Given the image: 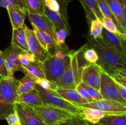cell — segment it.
Instances as JSON below:
<instances>
[{
  "mask_svg": "<svg viewBox=\"0 0 126 125\" xmlns=\"http://www.w3.org/2000/svg\"><path fill=\"white\" fill-rule=\"evenodd\" d=\"M87 45L93 48L98 55L96 64L102 69L110 75L118 72L126 73V60L108 47L101 38H87Z\"/></svg>",
  "mask_w": 126,
  "mask_h": 125,
  "instance_id": "6da1fadb",
  "label": "cell"
},
{
  "mask_svg": "<svg viewBox=\"0 0 126 125\" xmlns=\"http://www.w3.org/2000/svg\"><path fill=\"white\" fill-rule=\"evenodd\" d=\"M87 47V44L76 51H71V61L67 69L62 75L54 83L57 88L76 89L78 85L81 82V75L82 67L86 64H81V58L83 52Z\"/></svg>",
  "mask_w": 126,
  "mask_h": 125,
  "instance_id": "7a4b0ae2",
  "label": "cell"
},
{
  "mask_svg": "<svg viewBox=\"0 0 126 125\" xmlns=\"http://www.w3.org/2000/svg\"><path fill=\"white\" fill-rule=\"evenodd\" d=\"M70 61V51L68 50H57L48 55L43 62L46 78L55 83L67 69Z\"/></svg>",
  "mask_w": 126,
  "mask_h": 125,
  "instance_id": "3957f363",
  "label": "cell"
},
{
  "mask_svg": "<svg viewBox=\"0 0 126 125\" xmlns=\"http://www.w3.org/2000/svg\"><path fill=\"white\" fill-rule=\"evenodd\" d=\"M17 80L15 78H0V120L6 119L16 110Z\"/></svg>",
  "mask_w": 126,
  "mask_h": 125,
  "instance_id": "277c9868",
  "label": "cell"
},
{
  "mask_svg": "<svg viewBox=\"0 0 126 125\" xmlns=\"http://www.w3.org/2000/svg\"><path fill=\"white\" fill-rule=\"evenodd\" d=\"M35 89L39 94L44 105H49L68 112L72 115L82 117L78 108L73 103L65 100L55 90L43 89L36 85Z\"/></svg>",
  "mask_w": 126,
  "mask_h": 125,
  "instance_id": "5b68a950",
  "label": "cell"
},
{
  "mask_svg": "<svg viewBox=\"0 0 126 125\" xmlns=\"http://www.w3.org/2000/svg\"><path fill=\"white\" fill-rule=\"evenodd\" d=\"M33 108L45 125H58L69 119L77 116L49 105H42Z\"/></svg>",
  "mask_w": 126,
  "mask_h": 125,
  "instance_id": "8992f818",
  "label": "cell"
},
{
  "mask_svg": "<svg viewBox=\"0 0 126 125\" xmlns=\"http://www.w3.org/2000/svg\"><path fill=\"white\" fill-rule=\"evenodd\" d=\"M99 92L103 99L126 104V100L123 99L117 89L115 82L103 69L101 70Z\"/></svg>",
  "mask_w": 126,
  "mask_h": 125,
  "instance_id": "52a82bcc",
  "label": "cell"
},
{
  "mask_svg": "<svg viewBox=\"0 0 126 125\" xmlns=\"http://www.w3.org/2000/svg\"><path fill=\"white\" fill-rule=\"evenodd\" d=\"M75 105L82 107L98 109L106 112L118 114L126 113V104H123L114 100L103 99L99 100H94L91 102H87L86 104H75Z\"/></svg>",
  "mask_w": 126,
  "mask_h": 125,
  "instance_id": "ba28073f",
  "label": "cell"
},
{
  "mask_svg": "<svg viewBox=\"0 0 126 125\" xmlns=\"http://www.w3.org/2000/svg\"><path fill=\"white\" fill-rule=\"evenodd\" d=\"M22 51V49L12 44L7 49L2 51L9 78H14L16 71L23 72V67L20 63L18 58V55Z\"/></svg>",
  "mask_w": 126,
  "mask_h": 125,
  "instance_id": "9c48e42d",
  "label": "cell"
},
{
  "mask_svg": "<svg viewBox=\"0 0 126 125\" xmlns=\"http://www.w3.org/2000/svg\"><path fill=\"white\" fill-rule=\"evenodd\" d=\"M101 39L108 47L126 60V38L118 34L108 31L103 28Z\"/></svg>",
  "mask_w": 126,
  "mask_h": 125,
  "instance_id": "30bf717a",
  "label": "cell"
},
{
  "mask_svg": "<svg viewBox=\"0 0 126 125\" xmlns=\"http://www.w3.org/2000/svg\"><path fill=\"white\" fill-rule=\"evenodd\" d=\"M101 70V67L97 64H87L82 67L81 82L99 91Z\"/></svg>",
  "mask_w": 126,
  "mask_h": 125,
  "instance_id": "8fae6325",
  "label": "cell"
},
{
  "mask_svg": "<svg viewBox=\"0 0 126 125\" xmlns=\"http://www.w3.org/2000/svg\"><path fill=\"white\" fill-rule=\"evenodd\" d=\"M15 109L22 125H45L32 107L27 104L15 103Z\"/></svg>",
  "mask_w": 126,
  "mask_h": 125,
  "instance_id": "7c38bea8",
  "label": "cell"
},
{
  "mask_svg": "<svg viewBox=\"0 0 126 125\" xmlns=\"http://www.w3.org/2000/svg\"><path fill=\"white\" fill-rule=\"evenodd\" d=\"M24 26L28 51L34 55L36 61L44 62L49 55V53L39 42L33 29L28 28L25 25Z\"/></svg>",
  "mask_w": 126,
  "mask_h": 125,
  "instance_id": "4fadbf2b",
  "label": "cell"
},
{
  "mask_svg": "<svg viewBox=\"0 0 126 125\" xmlns=\"http://www.w3.org/2000/svg\"><path fill=\"white\" fill-rule=\"evenodd\" d=\"M27 16L32 25L39 30L47 33L54 39V34L57 30L51 21L44 13L31 14L28 13Z\"/></svg>",
  "mask_w": 126,
  "mask_h": 125,
  "instance_id": "5bb4252c",
  "label": "cell"
},
{
  "mask_svg": "<svg viewBox=\"0 0 126 125\" xmlns=\"http://www.w3.org/2000/svg\"><path fill=\"white\" fill-rule=\"evenodd\" d=\"M12 25V29L22 27L25 24V20L27 17L26 8L19 6H14L7 8Z\"/></svg>",
  "mask_w": 126,
  "mask_h": 125,
  "instance_id": "9a60e30c",
  "label": "cell"
},
{
  "mask_svg": "<svg viewBox=\"0 0 126 125\" xmlns=\"http://www.w3.org/2000/svg\"><path fill=\"white\" fill-rule=\"evenodd\" d=\"M33 30L35 34L36 37L41 46L48 52L49 55L53 54L57 50H59L56 46L54 39L46 32L38 29L35 26L32 25Z\"/></svg>",
  "mask_w": 126,
  "mask_h": 125,
  "instance_id": "2e32d148",
  "label": "cell"
},
{
  "mask_svg": "<svg viewBox=\"0 0 126 125\" xmlns=\"http://www.w3.org/2000/svg\"><path fill=\"white\" fill-rule=\"evenodd\" d=\"M76 106L79 110L82 117L88 123H91L94 125L98 124L99 121L105 116L113 115V114H118L114 113L106 112L102 111L98 109L82 107L77 106V105Z\"/></svg>",
  "mask_w": 126,
  "mask_h": 125,
  "instance_id": "e0dca14e",
  "label": "cell"
},
{
  "mask_svg": "<svg viewBox=\"0 0 126 125\" xmlns=\"http://www.w3.org/2000/svg\"><path fill=\"white\" fill-rule=\"evenodd\" d=\"M86 12V17L89 23L97 18L102 21L103 15H102L97 0H79Z\"/></svg>",
  "mask_w": 126,
  "mask_h": 125,
  "instance_id": "ac0fdd59",
  "label": "cell"
},
{
  "mask_svg": "<svg viewBox=\"0 0 126 125\" xmlns=\"http://www.w3.org/2000/svg\"><path fill=\"white\" fill-rule=\"evenodd\" d=\"M15 103L27 104L32 107L44 105L43 100L35 89L28 93L17 95Z\"/></svg>",
  "mask_w": 126,
  "mask_h": 125,
  "instance_id": "d6986e66",
  "label": "cell"
},
{
  "mask_svg": "<svg viewBox=\"0 0 126 125\" xmlns=\"http://www.w3.org/2000/svg\"><path fill=\"white\" fill-rule=\"evenodd\" d=\"M55 91L63 99L74 104H82L87 103V100L80 95L76 89L57 88Z\"/></svg>",
  "mask_w": 126,
  "mask_h": 125,
  "instance_id": "ffe728a7",
  "label": "cell"
},
{
  "mask_svg": "<svg viewBox=\"0 0 126 125\" xmlns=\"http://www.w3.org/2000/svg\"><path fill=\"white\" fill-rule=\"evenodd\" d=\"M23 73L34 78H46L43 62L36 61L27 66H22Z\"/></svg>",
  "mask_w": 126,
  "mask_h": 125,
  "instance_id": "44dd1931",
  "label": "cell"
},
{
  "mask_svg": "<svg viewBox=\"0 0 126 125\" xmlns=\"http://www.w3.org/2000/svg\"><path fill=\"white\" fill-rule=\"evenodd\" d=\"M44 13L51 21L57 31L67 27L66 15H64L60 12H54L50 11L44 6Z\"/></svg>",
  "mask_w": 126,
  "mask_h": 125,
  "instance_id": "7402d4cb",
  "label": "cell"
},
{
  "mask_svg": "<svg viewBox=\"0 0 126 125\" xmlns=\"http://www.w3.org/2000/svg\"><path fill=\"white\" fill-rule=\"evenodd\" d=\"M24 25L20 28L12 29V37L11 44L16 45L17 47L20 48L22 50L28 51Z\"/></svg>",
  "mask_w": 126,
  "mask_h": 125,
  "instance_id": "603a6c76",
  "label": "cell"
},
{
  "mask_svg": "<svg viewBox=\"0 0 126 125\" xmlns=\"http://www.w3.org/2000/svg\"><path fill=\"white\" fill-rule=\"evenodd\" d=\"M105 1L107 2L111 11L115 16L119 25L123 30L126 32V19L123 15V10L119 2L117 0H105Z\"/></svg>",
  "mask_w": 126,
  "mask_h": 125,
  "instance_id": "cb8c5ba5",
  "label": "cell"
},
{
  "mask_svg": "<svg viewBox=\"0 0 126 125\" xmlns=\"http://www.w3.org/2000/svg\"><path fill=\"white\" fill-rule=\"evenodd\" d=\"M17 80V93L18 95L34 90L36 86L35 82L36 78L28 75H25L24 77Z\"/></svg>",
  "mask_w": 126,
  "mask_h": 125,
  "instance_id": "d4e9b609",
  "label": "cell"
},
{
  "mask_svg": "<svg viewBox=\"0 0 126 125\" xmlns=\"http://www.w3.org/2000/svg\"><path fill=\"white\" fill-rule=\"evenodd\" d=\"M98 124L100 125H126V113L107 115Z\"/></svg>",
  "mask_w": 126,
  "mask_h": 125,
  "instance_id": "484cf974",
  "label": "cell"
},
{
  "mask_svg": "<svg viewBox=\"0 0 126 125\" xmlns=\"http://www.w3.org/2000/svg\"><path fill=\"white\" fill-rule=\"evenodd\" d=\"M24 2L28 13H44V0H24Z\"/></svg>",
  "mask_w": 126,
  "mask_h": 125,
  "instance_id": "4316f807",
  "label": "cell"
},
{
  "mask_svg": "<svg viewBox=\"0 0 126 125\" xmlns=\"http://www.w3.org/2000/svg\"><path fill=\"white\" fill-rule=\"evenodd\" d=\"M97 3H98L100 10L101 12H102L103 17H108V18H110V19H111L115 23V24L116 25L117 27H118L119 31H120L123 34L126 35V32L124 31L123 30V28H122L121 27V26L119 25V24L118 22V20H117V19L116 18L115 16L114 15V14L113 13L112 11H111V9H110L109 6H108L107 2L105 1V0H97Z\"/></svg>",
  "mask_w": 126,
  "mask_h": 125,
  "instance_id": "83f0119b",
  "label": "cell"
},
{
  "mask_svg": "<svg viewBox=\"0 0 126 125\" xmlns=\"http://www.w3.org/2000/svg\"><path fill=\"white\" fill-rule=\"evenodd\" d=\"M68 35V27L57 30L54 34V41L59 50H68V47L65 44V40Z\"/></svg>",
  "mask_w": 126,
  "mask_h": 125,
  "instance_id": "f1b7e54d",
  "label": "cell"
},
{
  "mask_svg": "<svg viewBox=\"0 0 126 125\" xmlns=\"http://www.w3.org/2000/svg\"><path fill=\"white\" fill-rule=\"evenodd\" d=\"M90 23H91L90 34H91V38L95 39L102 38V31L103 29L102 21L97 18V19L91 21Z\"/></svg>",
  "mask_w": 126,
  "mask_h": 125,
  "instance_id": "f546056e",
  "label": "cell"
},
{
  "mask_svg": "<svg viewBox=\"0 0 126 125\" xmlns=\"http://www.w3.org/2000/svg\"><path fill=\"white\" fill-rule=\"evenodd\" d=\"M102 25H103V28H105L106 30L110 32H111V33L118 34H119V35L121 36L123 38H126V35L123 34L120 31H119L118 27H117L116 25L115 24V23H114L111 19H110V18H108V17H103L102 21Z\"/></svg>",
  "mask_w": 126,
  "mask_h": 125,
  "instance_id": "4dcf8cb0",
  "label": "cell"
},
{
  "mask_svg": "<svg viewBox=\"0 0 126 125\" xmlns=\"http://www.w3.org/2000/svg\"><path fill=\"white\" fill-rule=\"evenodd\" d=\"M18 58L22 66H27L32 62L36 61L34 56L29 51L22 50L18 55Z\"/></svg>",
  "mask_w": 126,
  "mask_h": 125,
  "instance_id": "1f68e13d",
  "label": "cell"
},
{
  "mask_svg": "<svg viewBox=\"0 0 126 125\" xmlns=\"http://www.w3.org/2000/svg\"><path fill=\"white\" fill-rule=\"evenodd\" d=\"M83 57L88 63L96 64V62L98 60V56L97 52L92 47H87L85 49L83 52Z\"/></svg>",
  "mask_w": 126,
  "mask_h": 125,
  "instance_id": "d6a6232c",
  "label": "cell"
},
{
  "mask_svg": "<svg viewBox=\"0 0 126 125\" xmlns=\"http://www.w3.org/2000/svg\"><path fill=\"white\" fill-rule=\"evenodd\" d=\"M79 85L81 87H82L84 89H86V91L91 96V97L94 100H101V99H103V98H102V95L100 93L99 91L97 90L93 87H90L88 85L86 84V83H83L82 82H79Z\"/></svg>",
  "mask_w": 126,
  "mask_h": 125,
  "instance_id": "836d02e7",
  "label": "cell"
},
{
  "mask_svg": "<svg viewBox=\"0 0 126 125\" xmlns=\"http://www.w3.org/2000/svg\"><path fill=\"white\" fill-rule=\"evenodd\" d=\"M36 85H39L43 89H53L55 90L56 87H55L54 83H52L50 81L48 80L46 78H36Z\"/></svg>",
  "mask_w": 126,
  "mask_h": 125,
  "instance_id": "e575fe53",
  "label": "cell"
},
{
  "mask_svg": "<svg viewBox=\"0 0 126 125\" xmlns=\"http://www.w3.org/2000/svg\"><path fill=\"white\" fill-rule=\"evenodd\" d=\"M58 125H90L89 123L82 117L75 116L73 118L69 119Z\"/></svg>",
  "mask_w": 126,
  "mask_h": 125,
  "instance_id": "d590c367",
  "label": "cell"
},
{
  "mask_svg": "<svg viewBox=\"0 0 126 125\" xmlns=\"http://www.w3.org/2000/svg\"><path fill=\"white\" fill-rule=\"evenodd\" d=\"M14 6L25 7L24 0H0V7L7 9Z\"/></svg>",
  "mask_w": 126,
  "mask_h": 125,
  "instance_id": "8d00e7d4",
  "label": "cell"
},
{
  "mask_svg": "<svg viewBox=\"0 0 126 125\" xmlns=\"http://www.w3.org/2000/svg\"><path fill=\"white\" fill-rule=\"evenodd\" d=\"M0 77H1V78H3V79L9 78V72L6 67L4 58L2 51H0Z\"/></svg>",
  "mask_w": 126,
  "mask_h": 125,
  "instance_id": "74e56055",
  "label": "cell"
},
{
  "mask_svg": "<svg viewBox=\"0 0 126 125\" xmlns=\"http://www.w3.org/2000/svg\"><path fill=\"white\" fill-rule=\"evenodd\" d=\"M5 120L7 121L8 125H22L16 110L9 114Z\"/></svg>",
  "mask_w": 126,
  "mask_h": 125,
  "instance_id": "f35d334b",
  "label": "cell"
},
{
  "mask_svg": "<svg viewBox=\"0 0 126 125\" xmlns=\"http://www.w3.org/2000/svg\"><path fill=\"white\" fill-rule=\"evenodd\" d=\"M110 76L114 82L126 87V73L118 72V73L113 74Z\"/></svg>",
  "mask_w": 126,
  "mask_h": 125,
  "instance_id": "ab89813d",
  "label": "cell"
},
{
  "mask_svg": "<svg viewBox=\"0 0 126 125\" xmlns=\"http://www.w3.org/2000/svg\"><path fill=\"white\" fill-rule=\"evenodd\" d=\"M76 89L78 91L80 95L84 99H86L87 101V102H91L94 101L93 99L91 97V96L87 93V92L86 91V89H84L82 87L79 85H78L77 87H76Z\"/></svg>",
  "mask_w": 126,
  "mask_h": 125,
  "instance_id": "60d3db41",
  "label": "cell"
},
{
  "mask_svg": "<svg viewBox=\"0 0 126 125\" xmlns=\"http://www.w3.org/2000/svg\"><path fill=\"white\" fill-rule=\"evenodd\" d=\"M116 86V88L118 89V91H119V94L121 95V96L123 97V99H125L126 100V87H124L122 85L119 84V83H117L115 82Z\"/></svg>",
  "mask_w": 126,
  "mask_h": 125,
  "instance_id": "b9f144b4",
  "label": "cell"
},
{
  "mask_svg": "<svg viewBox=\"0 0 126 125\" xmlns=\"http://www.w3.org/2000/svg\"><path fill=\"white\" fill-rule=\"evenodd\" d=\"M123 10V15L126 19V0H117Z\"/></svg>",
  "mask_w": 126,
  "mask_h": 125,
  "instance_id": "7bdbcfd3",
  "label": "cell"
},
{
  "mask_svg": "<svg viewBox=\"0 0 126 125\" xmlns=\"http://www.w3.org/2000/svg\"></svg>",
  "mask_w": 126,
  "mask_h": 125,
  "instance_id": "ee69618b",
  "label": "cell"
}]
</instances>
